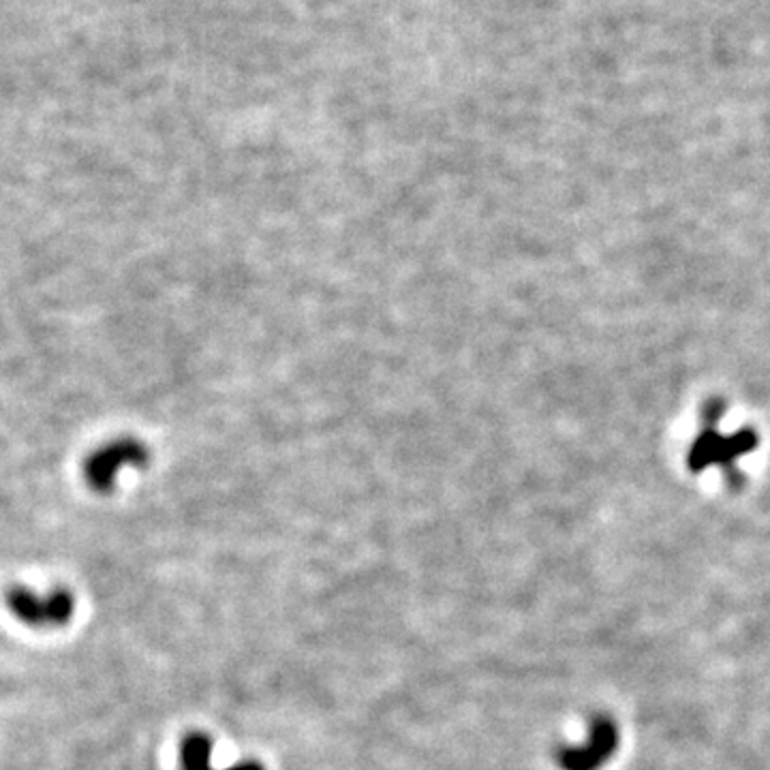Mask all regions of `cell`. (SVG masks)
Returning <instances> with one entry per match:
<instances>
[{
    "instance_id": "obj_1",
    "label": "cell",
    "mask_w": 770,
    "mask_h": 770,
    "mask_svg": "<svg viewBox=\"0 0 770 770\" xmlns=\"http://www.w3.org/2000/svg\"><path fill=\"white\" fill-rule=\"evenodd\" d=\"M7 604L11 612L31 627H61L72 621L75 610L74 593L67 588H56L41 597L24 587L9 590Z\"/></svg>"
},
{
    "instance_id": "obj_2",
    "label": "cell",
    "mask_w": 770,
    "mask_h": 770,
    "mask_svg": "<svg viewBox=\"0 0 770 770\" xmlns=\"http://www.w3.org/2000/svg\"><path fill=\"white\" fill-rule=\"evenodd\" d=\"M619 747V728L610 717H595L587 740L576 747H561L556 762L563 770H599Z\"/></svg>"
},
{
    "instance_id": "obj_3",
    "label": "cell",
    "mask_w": 770,
    "mask_h": 770,
    "mask_svg": "<svg viewBox=\"0 0 770 770\" xmlns=\"http://www.w3.org/2000/svg\"><path fill=\"white\" fill-rule=\"evenodd\" d=\"M210 753H213V740L204 733H191L184 736L181 745V770H217L210 764ZM225 770H265L263 764L256 760L240 762Z\"/></svg>"
}]
</instances>
